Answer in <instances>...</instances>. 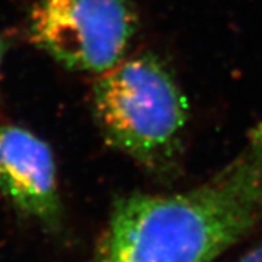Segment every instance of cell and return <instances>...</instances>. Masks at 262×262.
<instances>
[{"label":"cell","mask_w":262,"mask_h":262,"mask_svg":"<svg viewBox=\"0 0 262 262\" xmlns=\"http://www.w3.org/2000/svg\"><path fill=\"white\" fill-rule=\"evenodd\" d=\"M140 28L130 0H38L28 38L69 70L99 76L128 56Z\"/></svg>","instance_id":"cell-3"},{"label":"cell","mask_w":262,"mask_h":262,"mask_svg":"<svg viewBox=\"0 0 262 262\" xmlns=\"http://www.w3.org/2000/svg\"><path fill=\"white\" fill-rule=\"evenodd\" d=\"M5 51H6V42L5 39L0 37V67H2V61H3V57H5Z\"/></svg>","instance_id":"cell-5"},{"label":"cell","mask_w":262,"mask_h":262,"mask_svg":"<svg viewBox=\"0 0 262 262\" xmlns=\"http://www.w3.org/2000/svg\"><path fill=\"white\" fill-rule=\"evenodd\" d=\"M91 110L103 140L150 177L165 184L181 177L191 108L175 72L159 54L127 56L98 76Z\"/></svg>","instance_id":"cell-2"},{"label":"cell","mask_w":262,"mask_h":262,"mask_svg":"<svg viewBox=\"0 0 262 262\" xmlns=\"http://www.w3.org/2000/svg\"><path fill=\"white\" fill-rule=\"evenodd\" d=\"M0 194L19 214L50 230L63 223L54 153L22 125L0 127Z\"/></svg>","instance_id":"cell-4"},{"label":"cell","mask_w":262,"mask_h":262,"mask_svg":"<svg viewBox=\"0 0 262 262\" xmlns=\"http://www.w3.org/2000/svg\"><path fill=\"white\" fill-rule=\"evenodd\" d=\"M262 226V121L213 175L113 204L94 262H215Z\"/></svg>","instance_id":"cell-1"}]
</instances>
